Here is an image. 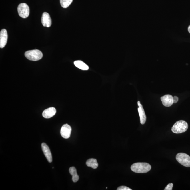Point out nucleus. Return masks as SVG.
<instances>
[{
	"instance_id": "f257e3e1",
	"label": "nucleus",
	"mask_w": 190,
	"mask_h": 190,
	"mask_svg": "<svg viewBox=\"0 0 190 190\" xmlns=\"http://www.w3.org/2000/svg\"><path fill=\"white\" fill-rule=\"evenodd\" d=\"M151 165L147 163L138 162L133 164L131 167L132 171L136 173H144L151 170Z\"/></svg>"
},
{
	"instance_id": "f03ea898",
	"label": "nucleus",
	"mask_w": 190,
	"mask_h": 190,
	"mask_svg": "<svg viewBox=\"0 0 190 190\" xmlns=\"http://www.w3.org/2000/svg\"><path fill=\"white\" fill-rule=\"evenodd\" d=\"M188 125L186 121L181 120L176 122L172 127V131L174 133H181L186 131Z\"/></svg>"
},
{
	"instance_id": "7ed1b4c3",
	"label": "nucleus",
	"mask_w": 190,
	"mask_h": 190,
	"mask_svg": "<svg viewBox=\"0 0 190 190\" xmlns=\"http://www.w3.org/2000/svg\"><path fill=\"white\" fill-rule=\"evenodd\" d=\"M25 56L29 60L37 61L42 58L43 54L39 50L35 49L27 51L25 53Z\"/></svg>"
},
{
	"instance_id": "20e7f679",
	"label": "nucleus",
	"mask_w": 190,
	"mask_h": 190,
	"mask_svg": "<svg viewBox=\"0 0 190 190\" xmlns=\"http://www.w3.org/2000/svg\"><path fill=\"white\" fill-rule=\"evenodd\" d=\"M176 159L183 166L190 167V156L184 153H179L176 155Z\"/></svg>"
},
{
	"instance_id": "39448f33",
	"label": "nucleus",
	"mask_w": 190,
	"mask_h": 190,
	"mask_svg": "<svg viewBox=\"0 0 190 190\" xmlns=\"http://www.w3.org/2000/svg\"><path fill=\"white\" fill-rule=\"evenodd\" d=\"M17 10L19 16L24 19L28 17L29 15V7L27 4L24 3L19 4Z\"/></svg>"
},
{
	"instance_id": "423d86ee",
	"label": "nucleus",
	"mask_w": 190,
	"mask_h": 190,
	"mask_svg": "<svg viewBox=\"0 0 190 190\" xmlns=\"http://www.w3.org/2000/svg\"><path fill=\"white\" fill-rule=\"evenodd\" d=\"M71 128L68 124L63 125L60 131V133L62 137L68 139L71 136Z\"/></svg>"
},
{
	"instance_id": "0eeeda50",
	"label": "nucleus",
	"mask_w": 190,
	"mask_h": 190,
	"mask_svg": "<svg viewBox=\"0 0 190 190\" xmlns=\"http://www.w3.org/2000/svg\"><path fill=\"white\" fill-rule=\"evenodd\" d=\"M7 30L3 29L0 33V48H3L5 47L7 44Z\"/></svg>"
},
{
	"instance_id": "6e6552de",
	"label": "nucleus",
	"mask_w": 190,
	"mask_h": 190,
	"mask_svg": "<svg viewBox=\"0 0 190 190\" xmlns=\"http://www.w3.org/2000/svg\"><path fill=\"white\" fill-rule=\"evenodd\" d=\"M41 146L42 151L48 162L51 163L52 162V156L49 147L44 143L42 144Z\"/></svg>"
},
{
	"instance_id": "1a4fd4ad",
	"label": "nucleus",
	"mask_w": 190,
	"mask_h": 190,
	"mask_svg": "<svg viewBox=\"0 0 190 190\" xmlns=\"http://www.w3.org/2000/svg\"><path fill=\"white\" fill-rule=\"evenodd\" d=\"M41 22L44 27H49L52 24L51 18L47 13L45 12L42 15Z\"/></svg>"
},
{
	"instance_id": "9d476101",
	"label": "nucleus",
	"mask_w": 190,
	"mask_h": 190,
	"mask_svg": "<svg viewBox=\"0 0 190 190\" xmlns=\"http://www.w3.org/2000/svg\"><path fill=\"white\" fill-rule=\"evenodd\" d=\"M163 105L166 107H170L174 104L173 101V97L171 95H166L161 97Z\"/></svg>"
},
{
	"instance_id": "9b49d317",
	"label": "nucleus",
	"mask_w": 190,
	"mask_h": 190,
	"mask_svg": "<svg viewBox=\"0 0 190 190\" xmlns=\"http://www.w3.org/2000/svg\"><path fill=\"white\" fill-rule=\"evenodd\" d=\"M138 105L139 106V108L138 109V113L140 118L141 123L142 125L145 123L146 121L147 117L146 115H145V111H144L143 108V106L141 104L140 102L138 101Z\"/></svg>"
},
{
	"instance_id": "f8f14e48",
	"label": "nucleus",
	"mask_w": 190,
	"mask_h": 190,
	"mask_svg": "<svg viewBox=\"0 0 190 190\" xmlns=\"http://www.w3.org/2000/svg\"><path fill=\"white\" fill-rule=\"evenodd\" d=\"M56 109L54 107H51L45 109L42 113V115L45 118H50L55 115Z\"/></svg>"
},
{
	"instance_id": "ddd939ff",
	"label": "nucleus",
	"mask_w": 190,
	"mask_h": 190,
	"mask_svg": "<svg viewBox=\"0 0 190 190\" xmlns=\"http://www.w3.org/2000/svg\"><path fill=\"white\" fill-rule=\"evenodd\" d=\"M74 64L76 67L82 70H88L89 69V67L81 61H75L74 62Z\"/></svg>"
},
{
	"instance_id": "4468645a",
	"label": "nucleus",
	"mask_w": 190,
	"mask_h": 190,
	"mask_svg": "<svg viewBox=\"0 0 190 190\" xmlns=\"http://www.w3.org/2000/svg\"><path fill=\"white\" fill-rule=\"evenodd\" d=\"M69 173L72 176V180L74 182H76L79 180V176L77 173V170L75 167H71L69 169Z\"/></svg>"
},
{
	"instance_id": "2eb2a0df",
	"label": "nucleus",
	"mask_w": 190,
	"mask_h": 190,
	"mask_svg": "<svg viewBox=\"0 0 190 190\" xmlns=\"http://www.w3.org/2000/svg\"><path fill=\"white\" fill-rule=\"evenodd\" d=\"M86 165L88 167L95 169L98 168V164L96 159H88L86 162Z\"/></svg>"
},
{
	"instance_id": "dca6fc26",
	"label": "nucleus",
	"mask_w": 190,
	"mask_h": 190,
	"mask_svg": "<svg viewBox=\"0 0 190 190\" xmlns=\"http://www.w3.org/2000/svg\"><path fill=\"white\" fill-rule=\"evenodd\" d=\"M73 0H60L61 5L64 8L68 7L71 5Z\"/></svg>"
},
{
	"instance_id": "f3484780",
	"label": "nucleus",
	"mask_w": 190,
	"mask_h": 190,
	"mask_svg": "<svg viewBox=\"0 0 190 190\" xmlns=\"http://www.w3.org/2000/svg\"><path fill=\"white\" fill-rule=\"evenodd\" d=\"M117 190H132V189H130V188L128 187L127 186H121L118 187Z\"/></svg>"
},
{
	"instance_id": "a211bd4d",
	"label": "nucleus",
	"mask_w": 190,
	"mask_h": 190,
	"mask_svg": "<svg viewBox=\"0 0 190 190\" xmlns=\"http://www.w3.org/2000/svg\"><path fill=\"white\" fill-rule=\"evenodd\" d=\"M173 185L172 183H170L167 185L166 187L164 189L165 190H172Z\"/></svg>"
},
{
	"instance_id": "6ab92c4d",
	"label": "nucleus",
	"mask_w": 190,
	"mask_h": 190,
	"mask_svg": "<svg viewBox=\"0 0 190 190\" xmlns=\"http://www.w3.org/2000/svg\"><path fill=\"white\" fill-rule=\"evenodd\" d=\"M179 100V98L177 96H174V97H173V103H174V104H175V103H177L178 101Z\"/></svg>"
},
{
	"instance_id": "aec40b11",
	"label": "nucleus",
	"mask_w": 190,
	"mask_h": 190,
	"mask_svg": "<svg viewBox=\"0 0 190 190\" xmlns=\"http://www.w3.org/2000/svg\"><path fill=\"white\" fill-rule=\"evenodd\" d=\"M188 31L189 32V33H190V25L188 28Z\"/></svg>"
}]
</instances>
